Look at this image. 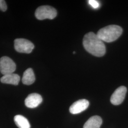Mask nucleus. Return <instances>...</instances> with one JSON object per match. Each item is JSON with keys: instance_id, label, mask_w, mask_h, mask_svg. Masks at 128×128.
Listing matches in <instances>:
<instances>
[{"instance_id": "0eeeda50", "label": "nucleus", "mask_w": 128, "mask_h": 128, "mask_svg": "<svg viewBox=\"0 0 128 128\" xmlns=\"http://www.w3.org/2000/svg\"><path fill=\"white\" fill-rule=\"evenodd\" d=\"M89 104V102L87 100H79L72 104L70 107L69 111L74 114H78L86 110L88 107Z\"/></svg>"}, {"instance_id": "6e6552de", "label": "nucleus", "mask_w": 128, "mask_h": 128, "mask_svg": "<svg viewBox=\"0 0 128 128\" xmlns=\"http://www.w3.org/2000/svg\"><path fill=\"white\" fill-rule=\"evenodd\" d=\"M41 96L37 93H32L29 94L25 100V105L29 108H35L42 102Z\"/></svg>"}, {"instance_id": "f257e3e1", "label": "nucleus", "mask_w": 128, "mask_h": 128, "mask_svg": "<svg viewBox=\"0 0 128 128\" xmlns=\"http://www.w3.org/2000/svg\"><path fill=\"white\" fill-rule=\"evenodd\" d=\"M82 43L85 50L93 56L101 57L105 54L106 48L104 42L94 32L87 33L84 36Z\"/></svg>"}, {"instance_id": "4468645a", "label": "nucleus", "mask_w": 128, "mask_h": 128, "mask_svg": "<svg viewBox=\"0 0 128 128\" xmlns=\"http://www.w3.org/2000/svg\"><path fill=\"white\" fill-rule=\"evenodd\" d=\"M7 9V4L4 0H0V10L2 12H5Z\"/></svg>"}, {"instance_id": "ddd939ff", "label": "nucleus", "mask_w": 128, "mask_h": 128, "mask_svg": "<svg viewBox=\"0 0 128 128\" xmlns=\"http://www.w3.org/2000/svg\"><path fill=\"white\" fill-rule=\"evenodd\" d=\"M88 3L94 9H98L100 7V4L97 0H89Z\"/></svg>"}, {"instance_id": "39448f33", "label": "nucleus", "mask_w": 128, "mask_h": 128, "mask_svg": "<svg viewBox=\"0 0 128 128\" xmlns=\"http://www.w3.org/2000/svg\"><path fill=\"white\" fill-rule=\"evenodd\" d=\"M16 68L15 62L9 57L4 56L0 58V71L2 74L14 73Z\"/></svg>"}, {"instance_id": "f03ea898", "label": "nucleus", "mask_w": 128, "mask_h": 128, "mask_svg": "<svg viewBox=\"0 0 128 128\" xmlns=\"http://www.w3.org/2000/svg\"><path fill=\"white\" fill-rule=\"evenodd\" d=\"M122 33V29L120 26L111 25L100 29L97 35L102 41L112 42L117 40Z\"/></svg>"}, {"instance_id": "7ed1b4c3", "label": "nucleus", "mask_w": 128, "mask_h": 128, "mask_svg": "<svg viewBox=\"0 0 128 128\" xmlns=\"http://www.w3.org/2000/svg\"><path fill=\"white\" fill-rule=\"evenodd\" d=\"M35 16L39 20H43L46 18L52 20L57 15V12L53 7L43 5L37 8L35 12Z\"/></svg>"}, {"instance_id": "20e7f679", "label": "nucleus", "mask_w": 128, "mask_h": 128, "mask_svg": "<svg viewBox=\"0 0 128 128\" xmlns=\"http://www.w3.org/2000/svg\"><path fill=\"white\" fill-rule=\"evenodd\" d=\"M14 48L19 53L30 54L34 48V45L26 39L17 38L14 40Z\"/></svg>"}, {"instance_id": "1a4fd4ad", "label": "nucleus", "mask_w": 128, "mask_h": 128, "mask_svg": "<svg viewBox=\"0 0 128 128\" xmlns=\"http://www.w3.org/2000/svg\"><path fill=\"white\" fill-rule=\"evenodd\" d=\"M20 81V76L16 74H9L4 75L0 78V82L4 84L17 86Z\"/></svg>"}, {"instance_id": "9b49d317", "label": "nucleus", "mask_w": 128, "mask_h": 128, "mask_svg": "<svg viewBox=\"0 0 128 128\" xmlns=\"http://www.w3.org/2000/svg\"><path fill=\"white\" fill-rule=\"evenodd\" d=\"M35 81V76L32 68L27 69L23 73L22 78V82L23 84L26 85H30Z\"/></svg>"}, {"instance_id": "f8f14e48", "label": "nucleus", "mask_w": 128, "mask_h": 128, "mask_svg": "<svg viewBox=\"0 0 128 128\" xmlns=\"http://www.w3.org/2000/svg\"><path fill=\"white\" fill-rule=\"evenodd\" d=\"M14 120L16 125L18 128H30V125L28 120L22 115H16L14 118Z\"/></svg>"}, {"instance_id": "423d86ee", "label": "nucleus", "mask_w": 128, "mask_h": 128, "mask_svg": "<svg viewBox=\"0 0 128 128\" xmlns=\"http://www.w3.org/2000/svg\"><path fill=\"white\" fill-rule=\"evenodd\" d=\"M127 92L126 87L121 86L118 88L110 97V102L114 105L121 104L124 101Z\"/></svg>"}, {"instance_id": "9d476101", "label": "nucleus", "mask_w": 128, "mask_h": 128, "mask_svg": "<svg viewBox=\"0 0 128 128\" xmlns=\"http://www.w3.org/2000/svg\"><path fill=\"white\" fill-rule=\"evenodd\" d=\"M102 122V119L100 116H94L88 120L83 128H100Z\"/></svg>"}]
</instances>
